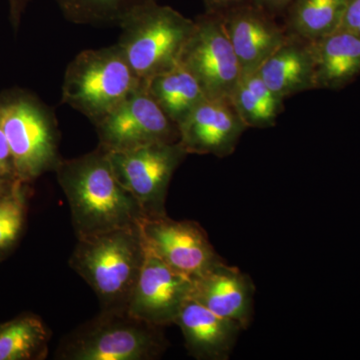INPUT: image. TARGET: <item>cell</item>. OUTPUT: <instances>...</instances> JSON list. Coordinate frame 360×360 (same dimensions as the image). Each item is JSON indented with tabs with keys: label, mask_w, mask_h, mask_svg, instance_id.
<instances>
[{
	"label": "cell",
	"mask_w": 360,
	"mask_h": 360,
	"mask_svg": "<svg viewBox=\"0 0 360 360\" xmlns=\"http://www.w3.org/2000/svg\"><path fill=\"white\" fill-rule=\"evenodd\" d=\"M231 99L248 129L274 127L283 111V99L267 86L257 71L243 75Z\"/></svg>",
	"instance_id": "obj_20"
},
{
	"label": "cell",
	"mask_w": 360,
	"mask_h": 360,
	"mask_svg": "<svg viewBox=\"0 0 360 360\" xmlns=\"http://www.w3.org/2000/svg\"><path fill=\"white\" fill-rule=\"evenodd\" d=\"M143 84L163 112L177 127L206 99L196 78L180 63Z\"/></svg>",
	"instance_id": "obj_18"
},
{
	"label": "cell",
	"mask_w": 360,
	"mask_h": 360,
	"mask_svg": "<svg viewBox=\"0 0 360 360\" xmlns=\"http://www.w3.org/2000/svg\"><path fill=\"white\" fill-rule=\"evenodd\" d=\"M94 127L98 146L108 153L179 141V127L163 112L143 84Z\"/></svg>",
	"instance_id": "obj_9"
},
{
	"label": "cell",
	"mask_w": 360,
	"mask_h": 360,
	"mask_svg": "<svg viewBox=\"0 0 360 360\" xmlns=\"http://www.w3.org/2000/svg\"><path fill=\"white\" fill-rule=\"evenodd\" d=\"M0 123L13 155L16 179L30 184L54 172L61 160L53 112L30 90L0 92Z\"/></svg>",
	"instance_id": "obj_3"
},
{
	"label": "cell",
	"mask_w": 360,
	"mask_h": 360,
	"mask_svg": "<svg viewBox=\"0 0 360 360\" xmlns=\"http://www.w3.org/2000/svg\"><path fill=\"white\" fill-rule=\"evenodd\" d=\"M51 331L37 315L23 314L0 326V360H40L49 352Z\"/></svg>",
	"instance_id": "obj_21"
},
{
	"label": "cell",
	"mask_w": 360,
	"mask_h": 360,
	"mask_svg": "<svg viewBox=\"0 0 360 360\" xmlns=\"http://www.w3.org/2000/svg\"><path fill=\"white\" fill-rule=\"evenodd\" d=\"M340 30L360 37V0H347Z\"/></svg>",
	"instance_id": "obj_24"
},
{
	"label": "cell",
	"mask_w": 360,
	"mask_h": 360,
	"mask_svg": "<svg viewBox=\"0 0 360 360\" xmlns=\"http://www.w3.org/2000/svg\"><path fill=\"white\" fill-rule=\"evenodd\" d=\"M56 179L70 205L77 238L134 226L146 219L141 205L116 179L108 153H91L59 161Z\"/></svg>",
	"instance_id": "obj_1"
},
{
	"label": "cell",
	"mask_w": 360,
	"mask_h": 360,
	"mask_svg": "<svg viewBox=\"0 0 360 360\" xmlns=\"http://www.w3.org/2000/svg\"><path fill=\"white\" fill-rule=\"evenodd\" d=\"M219 14L225 32L240 63L243 75L255 72L288 39L276 16L251 1Z\"/></svg>",
	"instance_id": "obj_13"
},
{
	"label": "cell",
	"mask_w": 360,
	"mask_h": 360,
	"mask_svg": "<svg viewBox=\"0 0 360 360\" xmlns=\"http://www.w3.org/2000/svg\"><path fill=\"white\" fill-rule=\"evenodd\" d=\"M0 177L6 179H16L13 155L9 148L6 134L0 123Z\"/></svg>",
	"instance_id": "obj_25"
},
{
	"label": "cell",
	"mask_w": 360,
	"mask_h": 360,
	"mask_svg": "<svg viewBox=\"0 0 360 360\" xmlns=\"http://www.w3.org/2000/svg\"><path fill=\"white\" fill-rule=\"evenodd\" d=\"M187 155L179 141L108 153L116 179L141 205L146 219L167 215L168 187Z\"/></svg>",
	"instance_id": "obj_7"
},
{
	"label": "cell",
	"mask_w": 360,
	"mask_h": 360,
	"mask_svg": "<svg viewBox=\"0 0 360 360\" xmlns=\"http://www.w3.org/2000/svg\"><path fill=\"white\" fill-rule=\"evenodd\" d=\"M194 21L179 63L196 78L206 98L231 99L243 70L221 18L205 11Z\"/></svg>",
	"instance_id": "obj_8"
},
{
	"label": "cell",
	"mask_w": 360,
	"mask_h": 360,
	"mask_svg": "<svg viewBox=\"0 0 360 360\" xmlns=\"http://www.w3.org/2000/svg\"><path fill=\"white\" fill-rule=\"evenodd\" d=\"M32 0H7L9 9V20L13 26L14 32H18L21 20L25 15L28 4Z\"/></svg>",
	"instance_id": "obj_26"
},
{
	"label": "cell",
	"mask_w": 360,
	"mask_h": 360,
	"mask_svg": "<svg viewBox=\"0 0 360 360\" xmlns=\"http://www.w3.org/2000/svg\"><path fill=\"white\" fill-rule=\"evenodd\" d=\"M258 75L279 98L315 90L312 42L288 34V39L258 68Z\"/></svg>",
	"instance_id": "obj_16"
},
{
	"label": "cell",
	"mask_w": 360,
	"mask_h": 360,
	"mask_svg": "<svg viewBox=\"0 0 360 360\" xmlns=\"http://www.w3.org/2000/svg\"><path fill=\"white\" fill-rule=\"evenodd\" d=\"M195 21L172 7L150 1L137 7L120 23L117 44L141 82L179 63Z\"/></svg>",
	"instance_id": "obj_4"
},
{
	"label": "cell",
	"mask_w": 360,
	"mask_h": 360,
	"mask_svg": "<svg viewBox=\"0 0 360 360\" xmlns=\"http://www.w3.org/2000/svg\"><path fill=\"white\" fill-rule=\"evenodd\" d=\"M71 269L94 291L103 310H127L144 257L141 226L77 238Z\"/></svg>",
	"instance_id": "obj_2"
},
{
	"label": "cell",
	"mask_w": 360,
	"mask_h": 360,
	"mask_svg": "<svg viewBox=\"0 0 360 360\" xmlns=\"http://www.w3.org/2000/svg\"><path fill=\"white\" fill-rule=\"evenodd\" d=\"M14 181V179H2V177H0V196L2 195V194H4L6 193L7 191H8L9 187L11 186V184H13V182Z\"/></svg>",
	"instance_id": "obj_29"
},
{
	"label": "cell",
	"mask_w": 360,
	"mask_h": 360,
	"mask_svg": "<svg viewBox=\"0 0 360 360\" xmlns=\"http://www.w3.org/2000/svg\"><path fill=\"white\" fill-rule=\"evenodd\" d=\"M250 0H205L206 13H221L227 9Z\"/></svg>",
	"instance_id": "obj_28"
},
{
	"label": "cell",
	"mask_w": 360,
	"mask_h": 360,
	"mask_svg": "<svg viewBox=\"0 0 360 360\" xmlns=\"http://www.w3.org/2000/svg\"><path fill=\"white\" fill-rule=\"evenodd\" d=\"M174 324L181 330L187 352L198 360L229 359L243 330L193 297L184 303Z\"/></svg>",
	"instance_id": "obj_15"
},
{
	"label": "cell",
	"mask_w": 360,
	"mask_h": 360,
	"mask_svg": "<svg viewBox=\"0 0 360 360\" xmlns=\"http://www.w3.org/2000/svg\"><path fill=\"white\" fill-rule=\"evenodd\" d=\"M248 129L231 99H208L180 123L179 142L188 155L224 158L236 151Z\"/></svg>",
	"instance_id": "obj_12"
},
{
	"label": "cell",
	"mask_w": 360,
	"mask_h": 360,
	"mask_svg": "<svg viewBox=\"0 0 360 360\" xmlns=\"http://www.w3.org/2000/svg\"><path fill=\"white\" fill-rule=\"evenodd\" d=\"M315 90L345 89L360 75V37L338 30L312 41Z\"/></svg>",
	"instance_id": "obj_17"
},
{
	"label": "cell",
	"mask_w": 360,
	"mask_h": 360,
	"mask_svg": "<svg viewBox=\"0 0 360 360\" xmlns=\"http://www.w3.org/2000/svg\"><path fill=\"white\" fill-rule=\"evenodd\" d=\"M25 182L14 179L0 196V259L13 250L22 233L26 217Z\"/></svg>",
	"instance_id": "obj_23"
},
{
	"label": "cell",
	"mask_w": 360,
	"mask_h": 360,
	"mask_svg": "<svg viewBox=\"0 0 360 360\" xmlns=\"http://www.w3.org/2000/svg\"><path fill=\"white\" fill-rule=\"evenodd\" d=\"M139 226L146 248L189 278L200 276L224 260L205 229L193 220H174L165 215L143 219Z\"/></svg>",
	"instance_id": "obj_10"
},
{
	"label": "cell",
	"mask_w": 360,
	"mask_h": 360,
	"mask_svg": "<svg viewBox=\"0 0 360 360\" xmlns=\"http://www.w3.org/2000/svg\"><path fill=\"white\" fill-rule=\"evenodd\" d=\"M155 0H56L63 16L77 25H116L136 9Z\"/></svg>",
	"instance_id": "obj_22"
},
{
	"label": "cell",
	"mask_w": 360,
	"mask_h": 360,
	"mask_svg": "<svg viewBox=\"0 0 360 360\" xmlns=\"http://www.w3.org/2000/svg\"><path fill=\"white\" fill-rule=\"evenodd\" d=\"M347 0H293L283 14L286 32L316 41L340 30Z\"/></svg>",
	"instance_id": "obj_19"
},
{
	"label": "cell",
	"mask_w": 360,
	"mask_h": 360,
	"mask_svg": "<svg viewBox=\"0 0 360 360\" xmlns=\"http://www.w3.org/2000/svg\"><path fill=\"white\" fill-rule=\"evenodd\" d=\"M250 1L276 18L279 15L283 16L293 0H250Z\"/></svg>",
	"instance_id": "obj_27"
},
{
	"label": "cell",
	"mask_w": 360,
	"mask_h": 360,
	"mask_svg": "<svg viewBox=\"0 0 360 360\" xmlns=\"http://www.w3.org/2000/svg\"><path fill=\"white\" fill-rule=\"evenodd\" d=\"M193 292V279L175 271L146 248V257L127 311L151 326H172Z\"/></svg>",
	"instance_id": "obj_11"
},
{
	"label": "cell",
	"mask_w": 360,
	"mask_h": 360,
	"mask_svg": "<svg viewBox=\"0 0 360 360\" xmlns=\"http://www.w3.org/2000/svg\"><path fill=\"white\" fill-rule=\"evenodd\" d=\"M252 279L224 260L193 279V298L215 314L248 329L253 316Z\"/></svg>",
	"instance_id": "obj_14"
},
{
	"label": "cell",
	"mask_w": 360,
	"mask_h": 360,
	"mask_svg": "<svg viewBox=\"0 0 360 360\" xmlns=\"http://www.w3.org/2000/svg\"><path fill=\"white\" fill-rule=\"evenodd\" d=\"M142 84L117 44L86 49L66 68L61 101L96 124Z\"/></svg>",
	"instance_id": "obj_5"
},
{
	"label": "cell",
	"mask_w": 360,
	"mask_h": 360,
	"mask_svg": "<svg viewBox=\"0 0 360 360\" xmlns=\"http://www.w3.org/2000/svg\"><path fill=\"white\" fill-rule=\"evenodd\" d=\"M161 328L134 319L127 310H103L61 340V360H153L167 350Z\"/></svg>",
	"instance_id": "obj_6"
}]
</instances>
